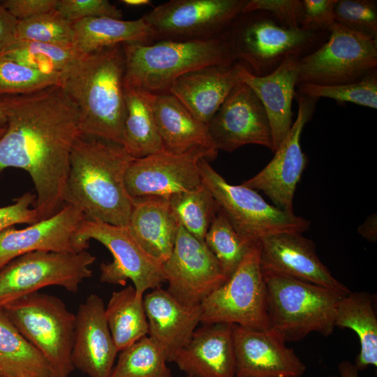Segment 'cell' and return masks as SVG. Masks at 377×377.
<instances>
[{
  "mask_svg": "<svg viewBox=\"0 0 377 377\" xmlns=\"http://www.w3.org/2000/svg\"><path fill=\"white\" fill-rule=\"evenodd\" d=\"M303 15L301 28L309 31H328L335 23L337 0H302Z\"/></svg>",
  "mask_w": 377,
  "mask_h": 377,
  "instance_id": "cell-43",
  "label": "cell"
},
{
  "mask_svg": "<svg viewBox=\"0 0 377 377\" xmlns=\"http://www.w3.org/2000/svg\"><path fill=\"white\" fill-rule=\"evenodd\" d=\"M0 372L3 377H53L47 360L21 334L1 307Z\"/></svg>",
  "mask_w": 377,
  "mask_h": 377,
  "instance_id": "cell-31",
  "label": "cell"
},
{
  "mask_svg": "<svg viewBox=\"0 0 377 377\" xmlns=\"http://www.w3.org/2000/svg\"><path fill=\"white\" fill-rule=\"evenodd\" d=\"M208 155L195 151L175 154L164 151L133 158L125 175V185L134 200L172 196L202 184L199 163Z\"/></svg>",
  "mask_w": 377,
  "mask_h": 377,
  "instance_id": "cell-16",
  "label": "cell"
},
{
  "mask_svg": "<svg viewBox=\"0 0 377 377\" xmlns=\"http://www.w3.org/2000/svg\"><path fill=\"white\" fill-rule=\"evenodd\" d=\"M124 70L119 44L80 54L62 73L60 86L77 108L82 135L122 145Z\"/></svg>",
  "mask_w": 377,
  "mask_h": 377,
  "instance_id": "cell-3",
  "label": "cell"
},
{
  "mask_svg": "<svg viewBox=\"0 0 377 377\" xmlns=\"http://www.w3.org/2000/svg\"><path fill=\"white\" fill-rule=\"evenodd\" d=\"M15 40L36 41L61 46H73V23L56 10L18 21Z\"/></svg>",
  "mask_w": 377,
  "mask_h": 377,
  "instance_id": "cell-38",
  "label": "cell"
},
{
  "mask_svg": "<svg viewBox=\"0 0 377 377\" xmlns=\"http://www.w3.org/2000/svg\"><path fill=\"white\" fill-rule=\"evenodd\" d=\"M359 233L369 242H374L377 239L376 215L369 216L359 227Z\"/></svg>",
  "mask_w": 377,
  "mask_h": 377,
  "instance_id": "cell-47",
  "label": "cell"
},
{
  "mask_svg": "<svg viewBox=\"0 0 377 377\" xmlns=\"http://www.w3.org/2000/svg\"><path fill=\"white\" fill-rule=\"evenodd\" d=\"M199 168L202 184L248 246L277 234H302L310 228V221L267 203L256 191L229 184L207 159L200 160Z\"/></svg>",
  "mask_w": 377,
  "mask_h": 377,
  "instance_id": "cell-8",
  "label": "cell"
},
{
  "mask_svg": "<svg viewBox=\"0 0 377 377\" xmlns=\"http://www.w3.org/2000/svg\"><path fill=\"white\" fill-rule=\"evenodd\" d=\"M96 256L78 253L36 251L23 254L0 269V307L42 288L57 286L77 293L92 276Z\"/></svg>",
  "mask_w": 377,
  "mask_h": 377,
  "instance_id": "cell-11",
  "label": "cell"
},
{
  "mask_svg": "<svg viewBox=\"0 0 377 377\" xmlns=\"http://www.w3.org/2000/svg\"><path fill=\"white\" fill-rule=\"evenodd\" d=\"M166 290L182 304L196 306L229 278L205 245L181 224L169 258L163 264Z\"/></svg>",
  "mask_w": 377,
  "mask_h": 377,
  "instance_id": "cell-14",
  "label": "cell"
},
{
  "mask_svg": "<svg viewBox=\"0 0 377 377\" xmlns=\"http://www.w3.org/2000/svg\"><path fill=\"white\" fill-rule=\"evenodd\" d=\"M338 371L340 377H360L358 370L354 363L348 360L341 362L338 365ZM327 377H338L337 376H330Z\"/></svg>",
  "mask_w": 377,
  "mask_h": 377,
  "instance_id": "cell-48",
  "label": "cell"
},
{
  "mask_svg": "<svg viewBox=\"0 0 377 377\" xmlns=\"http://www.w3.org/2000/svg\"><path fill=\"white\" fill-rule=\"evenodd\" d=\"M75 239L84 249H88L90 239H95L112 253V262L101 264L102 282L124 286L131 280L138 296L165 282L163 265L142 249L126 226L84 219L75 232Z\"/></svg>",
  "mask_w": 377,
  "mask_h": 377,
  "instance_id": "cell-12",
  "label": "cell"
},
{
  "mask_svg": "<svg viewBox=\"0 0 377 377\" xmlns=\"http://www.w3.org/2000/svg\"><path fill=\"white\" fill-rule=\"evenodd\" d=\"M200 323L236 324L256 330L269 328L266 287L260 263V242L220 287L200 304Z\"/></svg>",
  "mask_w": 377,
  "mask_h": 377,
  "instance_id": "cell-10",
  "label": "cell"
},
{
  "mask_svg": "<svg viewBox=\"0 0 377 377\" xmlns=\"http://www.w3.org/2000/svg\"><path fill=\"white\" fill-rule=\"evenodd\" d=\"M133 158L122 145L81 135L71 154L64 204L78 208L85 219L127 226L134 200L125 175Z\"/></svg>",
  "mask_w": 377,
  "mask_h": 377,
  "instance_id": "cell-2",
  "label": "cell"
},
{
  "mask_svg": "<svg viewBox=\"0 0 377 377\" xmlns=\"http://www.w3.org/2000/svg\"><path fill=\"white\" fill-rule=\"evenodd\" d=\"M180 223L167 200H134L127 228L142 249L162 265L170 256Z\"/></svg>",
  "mask_w": 377,
  "mask_h": 377,
  "instance_id": "cell-27",
  "label": "cell"
},
{
  "mask_svg": "<svg viewBox=\"0 0 377 377\" xmlns=\"http://www.w3.org/2000/svg\"><path fill=\"white\" fill-rule=\"evenodd\" d=\"M168 202L180 224L204 242L211 222L220 209L207 188L202 183L193 189L172 196Z\"/></svg>",
  "mask_w": 377,
  "mask_h": 377,
  "instance_id": "cell-35",
  "label": "cell"
},
{
  "mask_svg": "<svg viewBox=\"0 0 377 377\" xmlns=\"http://www.w3.org/2000/svg\"><path fill=\"white\" fill-rule=\"evenodd\" d=\"M260 263L262 273L288 276L343 296L350 292L321 262L314 242L300 233H281L261 239Z\"/></svg>",
  "mask_w": 377,
  "mask_h": 377,
  "instance_id": "cell-19",
  "label": "cell"
},
{
  "mask_svg": "<svg viewBox=\"0 0 377 377\" xmlns=\"http://www.w3.org/2000/svg\"><path fill=\"white\" fill-rule=\"evenodd\" d=\"M57 0H5L1 5L18 21L56 10Z\"/></svg>",
  "mask_w": 377,
  "mask_h": 377,
  "instance_id": "cell-45",
  "label": "cell"
},
{
  "mask_svg": "<svg viewBox=\"0 0 377 377\" xmlns=\"http://www.w3.org/2000/svg\"><path fill=\"white\" fill-rule=\"evenodd\" d=\"M298 60L297 57L287 58L265 76H256L248 71L244 75V82L256 94L268 117L273 152L293 124L292 103L298 82Z\"/></svg>",
  "mask_w": 377,
  "mask_h": 377,
  "instance_id": "cell-26",
  "label": "cell"
},
{
  "mask_svg": "<svg viewBox=\"0 0 377 377\" xmlns=\"http://www.w3.org/2000/svg\"><path fill=\"white\" fill-rule=\"evenodd\" d=\"M121 2L128 6H141L150 4L149 0H122Z\"/></svg>",
  "mask_w": 377,
  "mask_h": 377,
  "instance_id": "cell-50",
  "label": "cell"
},
{
  "mask_svg": "<svg viewBox=\"0 0 377 377\" xmlns=\"http://www.w3.org/2000/svg\"><path fill=\"white\" fill-rule=\"evenodd\" d=\"M0 377H3V376L1 375V372H0Z\"/></svg>",
  "mask_w": 377,
  "mask_h": 377,
  "instance_id": "cell-52",
  "label": "cell"
},
{
  "mask_svg": "<svg viewBox=\"0 0 377 377\" xmlns=\"http://www.w3.org/2000/svg\"><path fill=\"white\" fill-rule=\"evenodd\" d=\"M297 94L312 98H328L339 102H349L377 108V71L361 80L335 85L302 83L297 85Z\"/></svg>",
  "mask_w": 377,
  "mask_h": 377,
  "instance_id": "cell-37",
  "label": "cell"
},
{
  "mask_svg": "<svg viewBox=\"0 0 377 377\" xmlns=\"http://www.w3.org/2000/svg\"><path fill=\"white\" fill-rule=\"evenodd\" d=\"M335 22L349 29L377 39V1L337 0Z\"/></svg>",
  "mask_w": 377,
  "mask_h": 377,
  "instance_id": "cell-40",
  "label": "cell"
},
{
  "mask_svg": "<svg viewBox=\"0 0 377 377\" xmlns=\"http://www.w3.org/2000/svg\"><path fill=\"white\" fill-rule=\"evenodd\" d=\"M124 87L153 94L168 93L186 73L214 65L237 62L224 36L196 40H158L122 44Z\"/></svg>",
  "mask_w": 377,
  "mask_h": 377,
  "instance_id": "cell-4",
  "label": "cell"
},
{
  "mask_svg": "<svg viewBox=\"0 0 377 377\" xmlns=\"http://www.w3.org/2000/svg\"><path fill=\"white\" fill-rule=\"evenodd\" d=\"M253 10L269 13L286 27L301 28L303 15L301 0H247L242 13Z\"/></svg>",
  "mask_w": 377,
  "mask_h": 377,
  "instance_id": "cell-42",
  "label": "cell"
},
{
  "mask_svg": "<svg viewBox=\"0 0 377 377\" xmlns=\"http://www.w3.org/2000/svg\"><path fill=\"white\" fill-rule=\"evenodd\" d=\"M246 71L239 62L203 67L177 79L168 93L207 125L230 92L244 82Z\"/></svg>",
  "mask_w": 377,
  "mask_h": 377,
  "instance_id": "cell-22",
  "label": "cell"
},
{
  "mask_svg": "<svg viewBox=\"0 0 377 377\" xmlns=\"http://www.w3.org/2000/svg\"><path fill=\"white\" fill-rule=\"evenodd\" d=\"M1 308L21 334L47 360L53 377H68L71 374L75 316L60 298L36 292Z\"/></svg>",
  "mask_w": 377,
  "mask_h": 377,
  "instance_id": "cell-7",
  "label": "cell"
},
{
  "mask_svg": "<svg viewBox=\"0 0 377 377\" xmlns=\"http://www.w3.org/2000/svg\"><path fill=\"white\" fill-rule=\"evenodd\" d=\"M36 200V194L23 193L14 200L11 205L0 207V231L15 224L31 225L38 221L37 212L31 208Z\"/></svg>",
  "mask_w": 377,
  "mask_h": 377,
  "instance_id": "cell-44",
  "label": "cell"
},
{
  "mask_svg": "<svg viewBox=\"0 0 377 377\" xmlns=\"http://www.w3.org/2000/svg\"><path fill=\"white\" fill-rule=\"evenodd\" d=\"M73 47L81 54L126 43L154 42L153 32L142 17L135 20L85 18L73 22Z\"/></svg>",
  "mask_w": 377,
  "mask_h": 377,
  "instance_id": "cell-28",
  "label": "cell"
},
{
  "mask_svg": "<svg viewBox=\"0 0 377 377\" xmlns=\"http://www.w3.org/2000/svg\"><path fill=\"white\" fill-rule=\"evenodd\" d=\"M232 324H204L172 361L189 377H235Z\"/></svg>",
  "mask_w": 377,
  "mask_h": 377,
  "instance_id": "cell-23",
  "label": "cell"
},
{
  "mask_svg": "<svg viewBox=\"0 0 377 377\" xmlns=\"http://www.w3.org/2000/svg\"><path fill=\"white\" fill-rule=\"evenodd\" d=\"M76 207L64 204L54 215L22 229L15 226L0 231V269L27 253L45 251L78 253L84 249L75 239V232L84 219Z\"/></svg>",
  "mask_w": 377,
  "mask_h": 377,
  "instance_id": "cell-20",
  "label": "cell"
},
{
  "mask_svg": "<svg viewBox=\"0 0 377 377\" xmlns=\"http://www.w3.org/2000/svg\"><path fill=\"white\" fill-rule=\"evenodd\" d=\"M18 20L0 3V53L15 40Z\"/></svg>",
  "mask_w": 377,
  "mask_h": 377,
  "instance_id": "cell-46",
  "label": "cell"
},
{
  "mask_svg": "<svg viewBox=\"0 0 377 377\" xmlns=\"http://www.w3.org/2000/svg\"><path fill=\"white\" fill-rule=\"evenodd\" d=\"M262 274L269 328L286 342L300 341L313 332L324 337L332 334L343 295L288 276Z\"/></svg>",
  "mask_w": 377,
  "mask_h": 377,
  "instance_id": "cell-6",
  "label": "cell"
},
{
  "mask_svg": "<svg viewBox=\"0 0 377 377\" xmlns=\"http://www.w3.org/2000/svg\"><path fill=\"white\" fill-rule=\"evenodd\" d=\"M327 40L298 60L297 84L335 85L377 71V39L334 23Z\"/></svg>",
  "mask_w": 377,
  "mask_h": 377,
  "instance_id": "cell-9",
  "label": "cell"
},
{
  "mask_svg": "<svg viewBox=\"0 0 377 377\" xmlns=\"http://www.w3.org/2000/svg\"><path fill=\"white\" fill-rule=\"evenodd\" d=\"M204 242L228 277L251 246L243 241L221 209L212 221Z\"/></svg>",
  "mask_w": 377,
  "mask_h": 377,
  "instance_id": "cell-36",
  "label": "cell"
},
{
  "mask_svg": "<svg viewBox=\"0 0 377 377\" xmlns=\"http://www.w3.org/2000/svg\"><path fill=\"white\" fill-rule=\"evenodd\" d=\"M120 352L109 377H172L165 353L149 336Z\"/></svg>",
  "mask_w": 377,
  "mask_h": 377,
  "instance_id": "cell-34",
  "label": "cell"
},
{
  "mask_svg": "<svg viewBox=\"0 0 377 377\" xmlns=\"http://www.w3.org/2000/svg\"><path fill=\"white\" fill-rule=\"evenodd\" d=\"M328 35V31L286 27L264 10L240 13L224 33L236 61L256 76L268 75L287 58L311 53Z\"/></svg>",
  "mask_w": 377,
  "mask_h": 377,
  "instance_id": "cell-5",
  "label": "cell"
},
{
  "mask_svg": "<svg viewBox=\"0 0 377 377\" xmlns=\"http://www.w3.org/2000/svg\"><path fill=\"white\" fill-rule=\"evenodd\" d=\"M80 54L73 46L15 40L0 58L39 72L62 74Z\"/></svg>",
  "mask_w": 377,
  "mask_h": 377,
  "instance_id": "cell-33",
  "label": "cell"
},
{
  "mask_svg": "<svg viewBox=\"0 0 377 377\" xmlns=\"http://www.w3.org/2000/svg\"><path fill=\"white\" fill-rule=\"evenodd\" d=\"M335 327L350 329L358 337L360 350L354 363L358 371L377 367V318L369 293L350 291L342 297L337 309Z\"/></svg>",
  "mask_w": 377,
  "mask_h": 377,
  "instance_id": "cell-30",
  "label": "cell"
},
{
  "mask_svg": "<svg viewBox=\"0 0 377 377\" xmlns=\"http://www.w3.org/2000/svg\"><path fill=\"white\" fill-rule=\"evenodd\" d=\"M143 304L149 337L164 351L168 362H172L200 323V305L185 306L161 287L143 296Z\"/></svg>",
  "mask_w": 377,
  "mask_h": 377,
  "instance_id": "cell-24",
  "label": "cell"
},
{
  "mask_svg": "<svg viewBox=\"0 0 377 377\" xmlns=\"http://www.w3.org/2000/svg\"><path fill=\"white\" fill-rule=\"evenodd\" d=\"M71 360L89 377H109L118 353L105 316L103 300L89 295L75 315Z\"/></svg>",
  "mask_w": 377,
  "mask_h": 377,
  "instance_id": "cell-21",
  "label": "cell"
},
{
  "mask_svg": "<svg viewBox=\"0 0 377 377\" xmlns=\"http://www.w3.org/2000/svg\"><path fill=\"white\" fill-rule=\"evenodd\" d=\"M62 74L39 72L0 58V96L25 94L61 85Z\"/></svg>",
  "mask_w": 377,
  "mask_h": 377,
  "instance_id": "cell-39",
  "label": "cell"
},
{
  "mask_svg": "<svg viewBox=\"0 0 377 377\" xmlns=\"http://www.w3.org/2000/svg\"><path fill=\"white\" fill-rule=\"evenodd\" d=\"M55 10L72 23L91 17H123L122 11L108 0H57Z\"/></svg>",
  "mask_w": 377,
  "mask_h": 377,
  "instance_id": "cell-41",
  "label": "cell"
},
{
  "mask_svg": "<svg viewBox=\"0 0 377 377\" xmlns=\"http://www.w3.org/2000/svg\"><path fill=\"white\" fill-rule=\"evenodd\" d=\"M126 118L122 146L134 158L165 151L151 103L152 94L124 87Z\"/></svg>",
  "mask_w": 377,
  "mask_h": 377,
  "instance_id": "cell-29",
  "label": "cell"
},
{
  "mask_svg": "<svg viewBox=\"0 0 377 377\" xmlns=\"http://www.w3.org/2000/svg\"><path fill=\"white\" fill-rule=\"evenodd\" d=\"M6 128L0 129V138L3 135L4 132L6 131Z\"/></svg>",
  "mask_w": 377,
  "mask_h": 377,
  "instance_id": "cell-51",
  "label": "cell"
},
{
  "mask_svg": "<svg viewBox=\"0 0 377 377\" xmlns=\"http://www.w3.org/2000/svg\"><path fill=\"white\" fill-rule=\"evenodd\" d=\"M298 112L295 121L269 163L242 185L263 191L273 205L286 212H293L295 192L308 158L302 151L300 138L305 124L311 119L317 99L295 94Z\"/></svg>",
  "mask_w": 377,
  "mask_h": 377,
  "instance_id": "cell-15",
  "label": "cell"
},
{
  "mask_svg": "<svg viewBox=\"0 0 377 377\" xmlns=\"http://www.w3.org/2000/svg\"><path fill=\"white\" fill-rule=\"evenodd\" d=\"M8 114L3 104L0 101V129L7 127Z\"/></svg>",
  "mask_w": 377,
  "mask_h": 377,
  "instance_id": "cell-49",
  "label": "cell"
},
{
  "mask_svg": "<svg viewBox=\"0 0 377 377\" xmlns=\"http://www.w3.org/2000/svg\"><path fill=\"white\" fill-rule=\"evenodd\" d=\"M151 103L165 151L175 154L206 153L209 160L218 154L208 126L195 117L170 93L151 95Z\"/></svg>",
  "mask_w": 377,
  "mask_h": 377,
  "instance_id": "cell-25",
  "label": "cell"
},
{
  "mask_svg": "<svg viewBox=\"0 0 377 377\" xmlns=\"http://www.w3.org/2000/svg\"><path fill=\"white\" fill-rule=\"evenodd\" d=\"M105 316L118 352L148 334L143 296L131 285L112 293Z\"/></svg>",
  "mask_w": 377,
  "mask_h": 377,
  "instance_id": "cell-32",
  "label": "cell"
},
{
  "mask_svg": "<svg viewBox=\"0 0 377 377\" xmlns=\"http://www.w3.org/2000/svg\"><path fill=\"white\" fill-rule=\"evenodd\" d=\"M247 0H171L141 17L154 42L196 40L219 37L242 13Z\"/></svg>",
  "mask_w": 377,
  "mask_h": 377,
  "instance_id": "cell-13",
  "label": "cell"
},
{
  "mask_svg": "<svg viewBox=\"0 0 377 377\" xmlns=\"http://www.w3.org/2000/svg\"><path fill=\"white\" fill-rule=\"evenodd\" d=\"M207 126L218 151L231 152L246 145L272 150L266 112L256 94L244 82L230 92Z\"/></svg>",
  "mask_w": 377,
  "mask_h": 377,
  "instance_id": "cell-17",
  "label": "cell"
},
{
  "mask_svg": "<svg viewBox=\"0 0 377 377\" xmlns=\"http://www.w3.org/2000/svg\"><path fill=\"white\" fill-rule=\"evenodd\" d=\"M235 377H301L306 367L275 331L232 325Z\"/></svg>",
  "mask_w": 377,
  "mask_h": 377,
  "instance_id": "cell-18",
  "label": "cell"
},
{
  "mask_svg": "<svg viewBox=\"0 0 377 377\" xmlns=\"http://www.w3.org/2000/svg\"><path fill=\"white\" fill-rule=\"evenodd\" d=\"M8 114L0 138V172L15 168L30 175L39 221L64 205L73 147L82 135L76 105L59 85L0 96Z\"/></svg>",
  "mask_w": 377,
  "mask_h": 377,
  "instance_id": "cell-1",
  "label": "cell"
}]
</instances>
